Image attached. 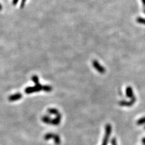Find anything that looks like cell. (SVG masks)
I'll return each instance as SVG.
<instances>
[{
    "label": "cell",
    "mask_w": 145,
    "mask_h": 145,
    "mask_svg": "<svg viewBox=\"0 0 145 145\" xmlns=\"http://www.w3.org/2000/svg\"><path fill=\"white\" fill-rule=\"evenodd\" d=\"M92 65L94 66V68L98 72V73L101 74H104L105 73L106 70L104 68L101 64L99 63L98 61L97 60H94L92 62Z\"/></svg>",
    "instance_id": "3957f363"
},
{
    "label": "cell",
    "mask_w": 145,
    "mask_h": 145,
    "mask_svg": "<svg viewBox=\"0 0 145 145\" xmlns=\"http://www.w3.org/2000/svg\"><path fill=\"white\" fill-rule=\"evenodd\" d=\"M61 115L60 113H59L54 118L52 119L51 125L57 126V125H59L60 122H61Z\"/></svg>",
    "instance_id": "5b68a950"
},
{
    "label": "cell",
    "mask_w": 145,
    "mask_h": 145,
    "mask_svg": "<svg viewBox=\"0 0 145 145\" xmlns=\"http://www.w3.org/2000/svg\"><path fill=\"white\" fill-rule=\"evenodd\" d=\"M42 120L45 124H51L52 119L49 117L48 116H43L42 118Z\"/></svg>",
    "instance_id": "ba28073f"
},
{
    "label": "cell",
    "mask_w": 145,
    "mask_h": 145,
    "mask_svg": "<svg viewBox=\"0 0 145 145\" xmlns=\"http://www.w3.org/2000/svg\"><path fill=\"white\" fill-rule=\"evenodd\" d=\"M144 129H145V126H144Z\"/></svg>",
    "instance_id": "603a6c76"
},
{
    "label": "cell",
    "mask_w": 145,
    "mask_h": 145,
    "mask_svg": "<svg viewBox=\"0 0 145 145\" xmlns=\"http://www.w3.org/2000/svg\"><path fill=\"white\" fill-rule=\"evenodd\" d=\"M25 1H26V0H22V1H21V8H23V6H24Z\"/></svg>",
    "instance_id": "e0dca14e"
},
{
    "label": "cell",
    "mask_w": 145,
    "mask_h": 145,
    "mask_svg": "<svg viewBox=\"0 0 145 145\" xmlns=\"http://www.w3.org/2000/svg\"><path fill=\"white\" fill-rule=\"evenodd\" d=\"M126 94L127 97H129V98H132L135 96L134 95V93L133 91V89L131 87V86H128L127 87L126 89Z\"/></svg>",
    "instance_id": "52a82bcc"
},
{
    "label": "cell",
    "mask_w": 145,
    "mask_h": 145,
    "mask_svg": "<svg viewBox=\"0 0 145 145\" xmlns=\"http://www.w3.org/2000/svg\"><path fill=\"white\" fill-rule=\"evenodd\" d=\"M32 81H33L34 82V83H35V84L39 83L38 77L37 76H32Z\"/></svg>",
    "instance_id": "9a60e30c"
},
{
    "label": "cell",
    "mask_w": 145,
    "mask_h": 145,
    "mask_svg": "<svg viewBox=\"0 0 145 145\" xmlns=\"http://www.w3.org/2000/svg\"><path fill=\"white\" fill-rule=\"evenodd\" d=\"M137 124L138 125H142L145 124V117H143L139 119L137 121Z\"/></svg>",
    "instance_id": "7c38bea8"
},
{
    "label": "cell",
    "mask_w": 145,
    "mask_h": 145,
    "mask_svg": "<svg viewBox=\"0 0 145 145\" xmlns=\"http://www.w3.org/2000/svg\"><path fill=\"white\" fill-rule=\"evenodd\" d=\"M137 101V97L135 96H134L133 98L131 99L129 101H121L119 102V104L121 106H124V107H131L135 103V102Z\"/></svg>",
    "instance_id": "277c9868"
},
{
    "label": "cell",
    "mask_w": 145,
    "mask_h": 145,
    "mask_svg": "<svg viewBox=\"0 0 145 145\" xmlns=\"http://www.w3.org/2000/svg\"><path fill=\"white\" fill-rule=\"evenodd\" d=\"M112 132V127L110 124H107L105 126V133L102 145H107L109 141V139L110 137Z\"/></svg>",
    "instance_id": "7a4b0ae2"
},
{
    "label": "cell",
    "mask_w": 145,
    "mask_h": 145,
    "mask_svg": "<svg viewBox=\"0 0 145 145\" xmlns=\"http://www.w3.org/2000/svg\"><path fill=\"white\" fill-rule=\"evenodd\" d=\"M18 1V0H14V1H13V4H14V5H16Z\"/></svg>",
    "instance_id": "ac0fdd59"
},
{
    "label": "cell",
    "mask_w": 145,
    "mask_h": 145,
    "mask_svg": "<svg viewBox=\"0 0 145 145\" xmlns=\"http://www.w3.org/2000/svg\"><path fill=\"white\" fill-rule=\"evenodd\" d=\"M52 90V88L50 86H44V91L46 92H50Z\"/></svg>",
    "instance_id": "5bb4252c"
},
{
    "label": "cell",
    "mask_w": 145,
    "mask_h": 145,
    "mask_svg": "<svg viewBox=\"0 0 145 145\" xmlns=\"http://www.w3.org/2000/svg\"><path fill=\"white\" fill-rule=\"evenodd\" d=\"M21 97H22V95L21 93H16V94L10 96L9 97L8 99L9 101L13 102L20 99L21 98Z\"/></svg>",
    "instance_id": "8992f818"
},
{
    "label": "cell",
    "mask_w": 145,
    "mask_h": 145,
    "mask_svg": "<svg viewBox=\"0 0 145 145\" xmlns=\"http://www.w3.org/2000/svg\"><path fill=\"white\" fill-rule=\"evenodd\" d=\"M111 143L112 145H117V140L115 138H113V139H112Z\"/></svg>",
    "instance_id": "2e32d148"
},
{
    "label": "cell",
    "mask_w": 145,
    "mask_h": 145,
    "mask_svg": "<svg viewBox=\"0 0 145 145\" xmlns=\"http://www.w3.org/2000/svg\"><path fill=\"white\" fill-rule=\"evenodd\" d=\"M142 142L144 145H145V138H144L142 140Z\"/></svg>",
    "instance_id": "d6986e66"
},
{
    "label": "cell",
    "mask_w": 145,
    "mask_h": 145,
    "mask_svg": "<svg viewBox=\"0 0 145 145\" xmlns=\"http://www.w3.org/2000/svg\"><path fill=\"white\" fill-rule=\"evenodd\" d=\"M54 139V143L57 145H59L61 143V139H60V137L57 134H55L54 135V137L53 138Z\"/></svg>",
    "instance_id": "8fae6325"
},
{
    "label": "cell",
    "mask_w": 145,
    "mask_h": 145,
    "mask_svg": "<svg viewBox=\"0 0 145 145\" xmlns=\"http://www.w3.org/2000/svg\"><path fill=\"white\" fill-rule=\"evenodd\" d=\"M54 135L55 134L52 133H48L44 135V139L47 141V140H48L49 139H53L54 137Z\"/></svg>",
    "instance_id": "30bf717a"
},
{
    "label": "cell",
    "mask_w": 145,
    "mask_h": 145,
    "mask_svg": "<svg viewBox=\"0 0 145 145\" xmlns=\"http://www.w3.org/2000/svg\"><path fill=\"white\" fill-rule=\"evenodd\" d=\"M1 9H2V6L1 5V4H0V10H1Z\"/></svg>",
    "instance_id": "44dd1931"
},
{
    "label": "cell",
    "mask_w": 145,
    "mask_h": 145,
    "mask_svg": "<svg viewBox=\"0 0 145 145\" xmlns=\"http://www.w3.org/2000/svg\"><path fill=\"white\" fill-rule=\"evenodd\" d=\"M44 86H42L39 82L38 83L35 84V86H30V87L26 88L25 89V92L27 94H30L31 93L38 92L41 90H44Z\"/></svg>",
    "instance_id": "6da1fadb"
},
{
    "label": "cell",
    "mask_w": 145,
    "mask_h": 145,
    "mask_svg": "<svg viewBox=\"0 0 145 145\" xmlns=\"http://www.w3.org/2000/svg\"><path fill=\"white\" fill-rule=\"evenodd\" d=\"M142 4H143L144 6L145 7V0H142Z\"/></svg>",
    "instance_id": "ffe728a7"
},
{
    "label": "cell",
    "mask_w": 145,
    "mask_h": 145,
    "mask_svg": "<svg viewBox=\"0 0 145 145\" xmlns=\"http://www.w3.org/2000/svg\"><path fill=\"white\" fill-rule=\"evenodd\" d=\"M47 112H48L49 114H54L55 116H57V114L60 113L59 111H58L57 109H55V108H50V109H48L47 110Z\"/></svg>",
    "instance_id": "9c48e42d"
},
{
    "label": "cell",
    "mask_w": 145,
    "mask_h": 145,
    "mask_svg": "<svg viewBox=\"0 0 145 145\" xmlns=\"http://www.w3.org/2000/svg\"><path fill=\"white\" fill-rule=\"evenodd\" d=\"M137 21L138 23L145 25V18H142V17H138L137 18Z\"/></svg>",
    "instance_id": "4fadbf2b"
},
{
    "label": "cell",
    "mask_w": 145,
    "mask_h": 145,
    "mask_svg": "<svg viewBox=\"0 0 145 145\" xmlns=\"http://www.w3.org/2000/svg\"><path fill=\"white\" fill-rule=\"evenodd\" d=\"M144 13H145V9L144 10Z\"/></svg>",
    "instance_id": "7402d4cb"
}]
</instances>
